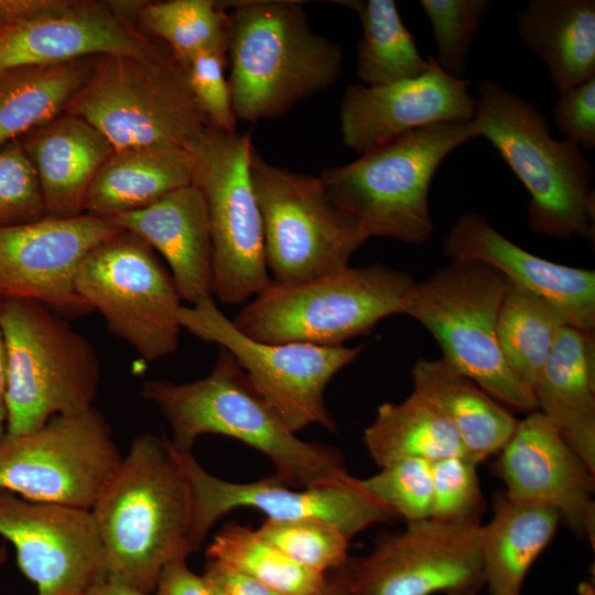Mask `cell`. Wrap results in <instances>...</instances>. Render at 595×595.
<instances>
[{"instance_id":"36","label":"cell","mask_w":595,"mask_h":595,"mask_svg":"<svg viewBox=\"0 0 595 595\" xmlns=\"http://www.w3.org/2000/svg\"><path fill=\"white\" fill-rule=\"evenodd\" d=\"M257 531L294 562L322 574L342 567L350 558V539L326 521L266 519Z\"/></svg>"},{"instance_id":"39","label":"cell","mask_w":595,"mask_h":595,"mask_svg":"<svg viewBox=\"0 0 595 595\" xmlns=\"http://www.w3.org/2000/svg\"><path fill=\"white\" fill-rule=\"evenodd\" d=\"M479 462L458 454L431 462L433 506L431 518L448 523H480L486 509Z\"/></svg>"},{"instance_id":"24","label":"cell","mask_w":595,"mask_h":595,"mask_svg":"<svg viewBox=\"0 0 595 595\" xmlns=\"http://www.w3.org/2000/svg\"><path fill=\"white\" fill-rule=\"evenodd\" d=\"M19 142L37 175L46 216L84 214L87 190L115 152L102 133L85 119L64 112Z\"/></svg>"},{"instance_id":"6","label":"cell","mask_w":595,"mask_h":595,"mask_svg":"<svg viewBox=\"0 0 595 595\" xmlns=\"http://www.w3.org/2000/svg\"><path fill=\"white\" fill-rule=\"evenodd\" d=\"M7 361V433L41 428L55 415L94 408L100 364L90 342L47 305L0 300Z\"/></svg>"},{"instance_id":"49","label":"cell","mask_w":595,"mask_h":595,"mask_svg":"<svg viewBox=\"0 0 595 595\" xmlns=\"http://www.w3.org/2000/svg\"><path fill=\"white\" fill-rule=\"evenodd\" d=\"M4 25L0 23V30L3 28Z\"/></svg>"},{"instance_id":"4","label":"cell","mask_w":595,"mask_h":595,"mask_svg":"<svg viewBox=\"0 0 595 595\" xmlns=\"http://www.w3.org/2000/svg\"><path fill=\"white\" fill-rule=\"evenodd\" d=\"M475 138L488 140L529 194L528 224L537 234L562 240H593V167L583 149L555 140L534 104L501 84H477Z\"/></svg>"},{"instance_id":"13","label":"cell","mask_w":595,"mask_h":595,"mask_svg":"<svg viewBox=\"0 0 595 595\" xmlns=\"http://www.w3.org/2000/svg\"><path fill=\"white\" fill-rule=\"evenodd\" d=\"M177 321L196 337L227 349L291 431L298 433L314 424L336 431L324 392L333 377L361 354L363 345L259 342L240 332L214 298L190 307L182 305Z\"/></svg>"},{"instance_id":"33","label":"cell","mask_w":595,"mask_h":595,"mask_svg":"<svg viewBox=\"0 0 595 595\" xmlns=\"http://www.w3.org/2000/svg\"><path fill=\"white\" fill-rule=\"evenodd\" d=\"M564 325L549 302L509 283L498 315V344L510 370L532 390Z\"/></svg>"},{"instance_id":"34","label":"cell","mask_w":595,"mask_h":595,"mask_svg":"<svg viewBox=\"0 0 595 595\" xmlns=\"http://www.w3.org/2000/svg\"><path fill=\"white\" fill-rule=\"evenodd\" d=\"M207 560L224 564L283 595H313L326 574L306 569L238 522L225 524L206 550Z\"/></svg>"},{"instance_id":"35","label":"cell","mask_w":595,"mask_h":595,"mask_svg":"<svg viewBox=\"0 0 595 595\" xmlns=\"http://www.w3.org/2000/svg\"><path fill=\"white\" fill-rule=\"evenodd\" d=\"M138 18L142 29L162 41L183 65L201 51L227 48V11L218 1L143 2Z\"/></svg>"},{"instance_id":"23","label":"cell","mask_w":595,"mask_h":595,"mask_svg":"<svg viewBox=\"0 0 595 595\" xmlns=\"http://www.w3.org/2000/svg\"><path fill=\"white\" fill-rule=\"evenodd\" d=\"M110 219L162 255L181 300L194 305L213 298L209 220L204 197L194 184L175 190L144 208Z\"/></svg>"},{"instance_id":"28","label":"cell","mask_w":595,"mask_h":595,"mask_svg":"<svg viewBox=\"0 0 595 595\" xmlns=\"http://www.w3.org/2000/svg\"><path fill=\"white\" fill-rule=\"evenodd\" d=\"M561 521L548 506L495 494L493 515L482 524L484 587L489 595H522L532 564L550 544Z\"/></svg>"},{"instance_id":"9","label":"cell","mask_w":595,"mask_h":595,"mask_svg":"<svg viewBox=\"0 0 595 595\" xmlns=\"http://www.w3.org/2000/svg\"><path fill=\"white\" fill-rule=\"evenodd\" d=\"M509 283L484 262L451 260L414 282L402 314L429 331L451 367L498 402L530 413L537 411L533 390L510 370L497 338Z\"/></svg>"},{"instance_id":"27","label":"cell","mask_w":595,"mask_h":595,"mask_svg":"<svg viewBox=\"0 0 595 595\" xmlns=\"http://www.w3.org/2000/svg\"><path fill=\"white\" fill-rule=\"evenodd\" d=\"M414 392L453 425L464 453L479 463L498 454L519 422L496 399L446 361L421 358L411 369Z\"/></svg>"},{"instance_id":"21","label":"cell","mask_w":595,"mask_h":595,"mask_svg":"<svg viewBox=\"0 0 595 595\" xmlns=\"http://www.w3.org/2000/svg\"><path fill=\"white\" fill-rule=\"evenodd\" d=\"M158 50L112 4L48 0L33 15L0 30V72L88 56L148 57Z\"/></svg>"},{"instance_id":"41","label":"cell","mask_w":595,"mask_h":595,"mask_svg":"<svg viewBox=\"0 0 595 595\" xmlns=\"http://www.w3.org/2000/svg\"><path fill=\"white\" fill-rule=\"evenodd\" d=\"M191 89L209 127L226 133H236L237 117L232 108L231 91L226 75L227 48L213 47L198 52L187 64Z\"/></svg>"},{"instance_id":"18","label":"cell","mask_w":595,"mask_h":595,"mask_svg":"<svg viewBox=\"0 0 595 595\" xmlns=\"http://www.w3.org/2000/svg\"><path fill=\"white\" fill-rule=\"evenodd\" d=\"M120 230L110 218L85 213L0 225V299L34 300L64 317L86 315L93 309L76 291L78 268Z\"/></svg>"},{"instance_id":"47","label":"cell","mask_w":595,"mask_h":595,"mask_svg":"<svg viewBox=\"0 0 595 595\" xmlns=\"http://www.w3.org/2000/svg\"><path fill=\"white\" fill-rule=\"evenodd\" d=\"M84 595H147L133 587L111 580H104L91 586Z\"/></svg>"},{"instance_id":"8","label":"cell","mask_w":595,"mask_h":595,"mask_svg":"<svg viewBox=\"0 0 595 595\" xmlns=\"http://www.w3.org/2000/svg\"><path fill=\"white\" fill-rule=\"evenodd\" d=\"M65 112L94 126L115 151L190 149L209 128L185 66L169 48L148 57L98 56Z\"/></svg>"},{"instance_id":"1","label":"cell","mask_w":595,"mask_h":595,"mask_svg":"<svg viewBox=\"0 0 595 595\" xmlns=\"http://www.w3.org/2000/svg\"><path fill=\"white\" fill-rule=\"evenodd\" d=\"M141 393L166 419L172 434L169 441L178 453H192L203 434H219L263 454L274 466V476L293 488L325 486L350 477L340 452L299 439L223 347L206 377L182 383L147 380Z\"/></svg>"},{"instance_id":"44","label":"cell","mask_w":595,"mask_h":595,"mask_svg":"<svg viewBox=\"0 0 595 595\" xmlns=\"http://www.w3.org/2000/svg\"><path fill=\"white\" fill-rule=\"evenodd\" d=\"M187 558L180 556L170 561L161 571L153 589V595H213L204 578L193 572Z\"/></svg>"},{"instance_id":"22","label":"cell","mask_w":595,"mask_h":595,"mask_svg":"<svg viewBox=\"0 0 595 595\" xmlns=\"http://www.w3.org/2000/svg\"><path fill=\"white\" fill-rule=\"evenodd\" d=\"M442 249L451 260H474L493 267L512 284L549 302L566 325L594 329V270L540 258L510 241L477 213H465L456 218Z\"/></svg>"},{"instance_id":"42","label":"cell","mask_w":595,"mask_h":595,"mask_svg":"<svg viewBox=\"0 0 595 595\" xmlns=\"http://www.w3.org/2000/svg\"><path fill=\"white\" fill-rule=\"evenodd\" d=\"M554 123L564 139L582 149L595 148V76L559 95Z\"/></svg>"},{"instance_id":"43","label":"cell","mask_w":595,"mask_h":595,"mask_svg":"<svg viewBox=\"0 0 595 595\" xmlns=\"http://www.w3.org/2000/svg\"><path fill=\"white\" fill-rule=\"evenodd\" d=\"M204 578L213 595H283L216 561L207 560Z\"/></svg>"},{"instance_id":"29","label":"cell","mask_w":595,"mask_h":595,"mask_svg":"<svg viewBox=\"0 0 595 595\" xmlns=\"http://www.w3.org/2000/svg\"><path fill=\"white\" fill-rule=\"evenodd\" d=\"M515 18L521 42L542 60L559 95L595 76L594 0H531Z\"/></svg>"},{"instance_id":"45","label":"cell","mask_w":595,"mask_h":595,"mask_svg":"<svg viewBox=\"0 0 595 595\" xmlns=\"http://www.w3.org/2000/svg\"><path fill=\"white\" fill-rule=\"evenodd\" d=\"M313 595H354L349 586L347 563L326 573L323 586Z\"/></svg>"},{"instance_id":"31","label":"cell","mask_w":595,"mask_h":595,"mask_svg":"<svg viewBox=\"0 0 595 595\" xmlns=\"http://www.w3.org/2000/svg\"><path fill=\"white\" fill-rule=\"evenodd\" d=\"M363 442L379 467L405 458L433 462L465 454L450 421L414 391L399 403L380 404Z\"/></svg>"},{"instance_id":"7","label":"cell","mask_w":595,"mask_h":595,"mask_svg":"<svg viewBox=\"0 0 595 595\" xmlns=\"http://www.w3.org/2000/svg\"><path fill=\"white\" fill-rule=\"evenodd\" d=\"M414 279L374 263L346 267L300 283H271L231 320L259 342L343 346L385 317L402 314Z\"/></svg>"},{"instance_id":"46","label":"cell","mask_w":595,"mask_h":595,"mask_svg":"<svg viewBox=\"0 0 595 595\" xmlns=\"http://www.w3.org/2000/svg\"><path fill=\"white\" fill-rule=\"evenodd\" d=\"M6 392H7V361H6L4 343H3L2 332L0 327V440L7 433Z\"/></svg>"},{"instance_id":"14","label":"cell","mask_w":595,"mask_h":595,"mask_svg":"<svg viewBox=\"0 0 595 595\" xmlns=\"http://www.w3.org/2000/svg\"><path fill=\"white\" fill-rule=\"evenodd\" d=\"M122 455L95 408L55 415L0 440V489L36 502L91 509Z\"/></svg>"},{"instance_id":"17","label":"cell","mask_w":595,"mask_h":595,"mask_svg":"<svg viewBox=\"0 0 595 595\" xmlns=\"http://www.w3.org/2000/svg\"><path fill=\"white\" fill-rule=\"evenodd\" d=\"M0 536L14 547L36 595H84L107 578L90 509L30 501L0 489Z\"/></svg>"},{"instance_id":"48","label":"cell","mask_w":595,"mask_h":595,"mask_svg":"<svg viewBox=\"0 0 595 595\" xmlns=\"http://www.w3.org/2000/svg\"><path fill=\"white\" fill-rule=\"evenodd\" d=\"M6 559V550L0 548V563Z\"/></svg>"},{"instance_id":"11","label":"cell","mask_w":595,"mask_h":595,"mask_svg":"<svg viewBox=\"0 0 595 595\" xmlns=\"http://www.w3.org/2000/svg\"><path fill=\"white\" fill-rule=\"evenodd\" d=\"M248 134L207 128L190 147L193 184L201 191L214 252L213 295L238 305L271 283L263 227L250 175Z\"/></svg>"},{"instance_id":"38","label":"cell","mask_w":595,"mask_h":595,"mask_svg":"<svg viewBox=\"0 0 595 595\" xmlns=\"http://www.w3.org/2000/svg\"><path fill=\"white\" fill-rule=\"evenodd\" d=\"M360 487L407 522L431 518L433 487L431 462L405 458L367 478H357Z\"/></svg>"},{"instance_id":"5","label":"cell","mask_w":595,"mask_h":595,"mask_svg":"<svg viewBox=\"0 0 595 595\" xmlns=\"http://www.w3.org/2000/svg\"><path fill=\"white\" fill-rule=\"evenodd\" d=\"M473 139L470 121L431 125L324 170L318 177L333 204L368 239L423 245L434 232L429 206L433 176L453 150Z\"/></svg>"},{"instance_id":"10","label":"cell","mask_w":595,"mask_h":595,"mask_svg":"<svg viewBox=\"0 0 595 595\" xmlns=\"http://www.w3.org/2000/svg\"><path fill=\"white\" fill-rule=\"evenodd\" d=\"M250 175L273 282L300 283L344 269L368 240L333 204L318 176L273 165L255 148Z\"/></svg>"},{"instance_id":"25","label":"cell","mask_w":595,"mask_h":595,"mask_svg":"<svg viewBox=\"0 0 595 595\" xmlns=\"http://www.w3.org/2000/svg\"><path fill=\"white\" fill-rule=\"evenodd\" d=\"M543 414L595 474V342L593 331L561 327L533 386Z\"/></svg>"},{"instance_id":"2","label":"cell","mask_w":595,"mask_h":595,"mask_svg":"<svg viewBox=\"0 0 595 595\" xmlns=\"http://www.w3.org/2000/svg\"><path fill=\"white\" fill-rule=\"evenodd\" d=\"M90 510L108 580L150 595L170 561L193 553L190 487L166 437L137 436Z\"/></svg>"},{"instance_id":"37","label":"cell","mask_w":595,"mask_h":595,"mask_svg":"<svg viewBox=\"0 0 595 595\" xmlns=\"http://www.w3.org/2000/svg\"><path fill=\"white\" fill-rule=\"evenodd\" d=\"M436 45V64L455 78H465L470 45L489 7L488 0H421Z\"/></svg>"},{"instance_id":"3","label":"cell","mask_w":595,"mask_h":595,"mask_svg":"<svg viewBox=\"0 0 595 595\" xmlns=\"http://www.w3.org/2000/svg\"><path fill=\"white\" fill-rule=\"evenodd\" d=\"M218 2L228 18V83L237 119L282 116L340 76L343 48L312 30L302 2Z\"/></svg>"},{"instance_id":"15","label":"cell","mask_w":595,"mask_h":595,"mask_svg":"<svg viewBox=\"0 0 595 595\" xmlns=\"http://www.w3.org/2000/svg\"><path fill=\"white\" fill-rule=\"evenodd\" d=\"M482 523L432 518L385 533L369 553L349 558L354 595H477L484 589Z\"/></svg>"},{"instance_id":"32","label":"cell","mask_w":595,"mask_h":595,"mask_svg":"<svg viewBox=\"0 0 595 595\" xmlns=\"http://www.w3.org/2000/svg\"><path fill=\"white\" fill-rule=\"evenodd\" d=\"M359 18L363 35L356 69L366 86H380L421 75L430 66L392 0L335 1Z\"/></svg>"},{"instance_id":"12","label":"cell","mask_w":595,"mask_h":595,"mask_svg":"<svg viewBox=\"0 0 595 595\" xmlns=\"http://www.w3.org/2000/svg\"><path fill=\"white\" fill-rule=\"evenodd\" d=\"M75 288L108 329L143 359L154 361L176 350L181 298L170 271L137 235L121 229L91 249Z\"/></svg>"},{"instance_id":"20","label":"cell","mask_w":595,"mask_h":595,"mask_svg":"<svg viewBox=\"0 0 595 595\" xmlns=\"http://www.w3.org/2000/svg\"><path fill=\"white\" fill-rule=\"evenodd\" d=\"M429 58V68L419 76L380 86L346 87L339 104L345 147L363 154L415 129L474 118L470 82L450 76L434 57Z\"/></svg>"},{"instance_id":"16","label":"cell","mask_w":595,"mask_h":595,"mask_svg":"<svg viewBox=\"0 0 595 595\" xmlns=\"http://www.w3.org/2000/svg\"><path fill=\"white\" fill-rule=\"evenodd\" d=\"M176 454L191 493L190 543L193 552L203 544L218 520L242 507L259 510L271 520L326 521L338 527L350 540L374 524L396 518L353 476L342 483L309 488L290 487L274 475L250 483H235L209 474L192 453Z\"/></svg>"},{"instance_id":"19","label":"cell","mask_w":595,"mask_h":595,"mask_svg":"<svg viewBox=\"0 0 595 595\" xmlns=\"http://www.w3.org/2000/svg\"><path fill=\"white\" fill-rule=\"evenodd\" d=\"M496 474L516 500L555 509L578 537L595 540V474L539 411L519 420Z\"/></svg>"},{"instance_id":"26","label":"cell","mask_w":595,"mask_h":595,"mask_svg":"<svg viewBox=\"0 0 595 595\" xmlns=\"http://www.w3.org/2000/svg\"><path fill=\"white\" fill-rule=\"evenodd\" d=\"M195 162L183 148L149 147L115 151L93 178L85 214L111 218L144 208L193 184Z\"/></svg>"},{"instance_id":"40","label":"cell","mask_w":595,"mask_h":595,"mask_svg":"<svg viewBox=\"0 0 595 595\" xmlns=\"http://www.w3.org/2000/svg\"><path fill=\"white\" fill-rule=\"evenodd\" d=\"M46 216L35 170L19 141L0 148V225L11 226Z\"/></svg>"},{"instance_id":"30","label":"cell","mask_w":595,"mask_h":595,"mask_svg":"<svg viewBox=\"0 0 595 595\" xmlns=\"http://www.w3.org/2000/svg\"><path fill=\"white\" fill-rule=\"evenodd\" d=\"M97 57L0 72V148L64 113Z\"/></svg>"}]
</instances>
